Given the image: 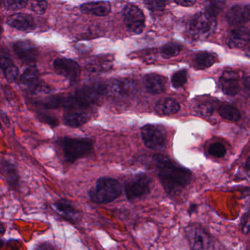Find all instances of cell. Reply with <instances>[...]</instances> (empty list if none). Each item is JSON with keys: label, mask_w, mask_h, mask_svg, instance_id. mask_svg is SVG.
<instances>
[{"label": "cell", "mask_w": 250, "mask_h": 250, "mask_svg": "<svg viewBox=\"0 0 250 250\" xmlns=\"http://www.w3.org/2000/svg\"><path fill=\"white\" fill-rule=\"evenodd\" d=\"M213 110H214V106L210 102L200 104L197 106V109H196L197 113L203 115V116H208V115L209 116V115H212Z\"/></svg>", "instance_id": "cell-34"}, {"label": "cell", "mask_w": 250, "mask_h": 250, "mask_svg": "<svg viewBox=\"0 0 250 250\" xmlns=\"http://www.w3.org/2000/svg\"><path fill=\"white\" fill-rule=\"evenodd\" d=\"M153 160L161 184L169 195H177L189 184L191 173L188 169L181 167L165 155L155 154Z\"/></svg>", "instance_id": "cell-1"}, {"label": "cell", "mask_w": 250, "mask_h": 250, "mask_svg": "<svg viewBox=\"0 0 250 250\" xmlns=\"http://www.w3.org/2000/svg\"><path fill=\"white\" fill-rule=\"evenodd\" d=\"M6 21L8 25L20 31H30L35 27L34 20L28 14H13L7 18Z\"/></svg>", "instance_id": "cell-16"}, {"label": "cell", "mask_w": 250, "mask_h": 250, "mask_svg": "<svg viewBox=\"0 0 250 250\" xmlns=\"http://www.w3.org/2000/svg\"><path fill=\"white\" fill-rule=\"evenodd\" d=\"M47 8V2L46 0H32L30 8L32 11L39 14H43Z\"/></svg>", "instance_id": "cell-33"}, {"label": "cell", "mask_w": 250, "mask_h": 250, "mask_svg": "<svg viewBox=\"0 0 250 250\" xmlns=\"http://www.w3.org/2000/svg\"><path fill=\"white\" fill-rule=\"evenodd\" d=\"M245 171L247 175H248L249 178H250V157L247 160V163L245 165Z\"/></svg>", "instance_id": "cell-37"}, {"label": "cell", "mask_w": 250, "mask_h": 250, "mask_svg": "<svg viewBox=\"0 0 250 250\" xmlns=\"http://www.w3.org/2000/svg\"><path fill=\"white\" fill-rule=\"evenodd\" d=\"M105 95L109 96H125L135 90V84L129 80H114L104 84Z\"/></svg>", "instance_id": "cell-10"}, {"label": "cell", "mask_w": 250, "mask_h": 250, "mask_svg": "<svg viewBox=\"0 0 250 250\" xmlns=\"http://www.w3.org/2000/svg\"><path fill=\"white\" fill-rule=\"evenodd\" d=\"M178 5L184 7L192 6L195 3L197 0H175Z\"/></svg>", "instance_id": "cell-36"}, {"label": "cell", "mask_w": 250, "mask_h": 250, "mask_svg": "<svg viewBox=\"0 0 250 250\" xmlns=\"http://www.w3.org/2000/svg\"><path fill=\"white\" fill-rule=\"evenodd\" d=\"M1 68H2L4 75L8 81L12 83L17 80L19 75V69L10 58H2Z\"/></svg>", "instance_id": "cell-25"}, {"label": "cell", "mask_w": 250, "mask_h": 250, "mask_svg": "<svg viewBox=\"0 0 250 250\" xmlns=\"http://www.w3.org/2000/svg\"><path fill=\"white\" fill-rule=\"evenodd\" d=\"M220 86L222 91L228 96H235L239 92L238 74L233 71H225L221 77Z\"/></svg>", "instance_id": "cell-13"}, {"label": "cell", "mask_w": 250, "mask_h": 250, "mask_svg": "<svg viewBox=\"0 0 250 250\" xmlns=\"http://www.w3.org/2000/svg\"><path fill=\"white\" fill-rule=\"evenodd\" d=\"M122 194V187L117 180L108 177L100 178L89 191L90 200L99 204H107L118 199Z\"/></svg>", "instance_id": "cell-2"}, {"label": "cell", "mask_w": 250, "mask_h": 250, "mask_svg": "<svg viewBox=\"0 0 250 250\" xmlns=\"http://www.w3.org/2000/svg\"><path fill=\"white\" fill-rule=\"evenodd\" d=\"M39 118H40V121H42V122H46L48 123L49 124H51V125H55L58 124V120L55 119V118H52V117L49 116V115H43V114H40L39 115Z\"/></svg>", "instance_id": "cell-35"}, {"label": "cell", "mask_w": 250, "mask_h": 250, "mask_svg": "<svg viewBox=\"0 0 250 250\" xmlns=\"http://www.w3.org/2000/svg\"><path fill=\"white\" fill-rule=\"evenodd\" d=\"M3 4L9 11H18L27 6L28 0H3Z\"/></svg>", "instance_id": "cell-30"}, {"label": "cell", "mask_w": 250, "mask_h": 250, "mask_svg": "<svg viewBox=\"0 0 250 250\" xmlns=\"http://www.w3.org/2000/svg\"><path fill=\"white\" fill-rule=\"evenodd\" d=\"M218 112L224 119L232 121V122L239 121L241 118L239 110L232 105L222 104L219 106Z\"/></svg>", "instance_id": "cell-26"}, {"label": "cell", "mask_w": 250, "mask_h": 250, "mask_svg": "<svg viewBox=\"0 0 250 250\" xmlns=\"http://www.w3.org/2000/svg\"><path fill=\"white\" fill-rule=\"evenodd\" d=\"M181 46L178 43H168L165 45L161 49L162 56L165 59H169L179 55L181 51Z\"/></svg>", "instance_id": "cell-27"}, {"label": "cell", "mask_w": 250, "mask_h": 250, "mask_svg": "<svg viewBox=\"0 0 250 250\" xmlns=\"http://www.w3.org/2000/svg\"><path fill=\"white\" fill-rule=\"evenodd\" d=\"M81 11L85 14H92L96 17H105L110 12L111 5L106 1L88 2L82 5Z\"/></svg>", "instance_id": "cell-19"}, {"label": "cell", "mask_w": 250, "mask_h": 250, "mask_svg": "<svg viewBox=\"0 0 250 250\" xmlns=\"http://www.w3.org/2000/svg\"><path fill=\"white\" fill-rule=\"evenodd\" d=\"M1 169H2V175L5 176V179L11 187H16L19 185L20 178H19L18 172L12 164L2 159Z\"/></svg>", "instance_id": "cell-24"}, {"label": "cell", "mask_w": 250, "mask_h": 250, "mask_svg": "<svg viewBox=\"0 0 250 250\" xmlns=\"http://www.w3.org/2000/svg\"><path fill=\"white\" fill-rule=\"evenodd\" d=\"M250 42V29L238 27L231 30L227 38V44L231 49H241Z\"/></svg>", "instance_id": "cell-12"}, {"label": "cell", "mask_w": 250, "mask_h": 250, "mask_svg": "<svg viewBox=\"0 0 250 250\" xmlns=\"http://www.w3.org/2000/svg\"><path fill=\"white\" fill-rule=\"evenodd\" d=\"M54 68L57 74L68 79L71 83H76L80 79L81 68L73 60L58 58L54 62Z\"/></svg>", "instance_id": "cell-9"}, {"label": "cell", "mask_w": 250, "mask_h": 250, "mask_svg": "<svg viewBox=\"0 0 250 250\" xmlns=\"http://www.w3.org/2000/svg\"><path fill=\"white\" fill-rule=\"evenodd\" d=\"M226 18L231 25H241L250 20V8L247 5H235L228 11Z\"/></svg>", "instance_id": "cell-15"}, {"label": "cell", "mask_w": 250, "mask_h": 250, "mask_svg": "<svg viewBox=\"0 0 250 250\" xmlns=\"http://www.w3.org/2000/svg\"><path fill=\"white\" fill-rule=\"evenodd\" d=\"M186 235L193 250H210L213 248V240L208 232L199 225H191L186 229Z\"/></svg>", "instance_id": "cell-7"}, {"label": "cell", "mask_w": 250, "mask_h": 250, "mask_svg": "<svg viewBox=\"0 0 250 250\" xmlns=\"http://www.w3.org/2000/svg\"><path fill=\"white\" fill-rule=\"evenodd\" d=\"M61 146L65 160L70 163L86 157L93 150V140L89 138L65 137L61 140Z\"/></svg>", "instance_id": "cell-3"}, {"label": "cell", "mask_w": 250, "mask_h": 250, "mask_svg": "<svg viewBox=\"0 0 250 250\" xmlns=\"http://www.w3.org/2000/svg\"><path fill=\"white\" fill-rule=\"evenodd\" d=\"M55 210L65 218L75 220L80 216V211L72 203L66 199H61L54 204Z\"/></svg>", "instance_id": "cell-21"}, {"label": "cell", "mask_w": 250, "mask_h": 250, "mask_svg": "<svg viewBox=\"0 0 250 250\" xmlns=\"http://www.w3.org/2000/svg\"><path fill=\"white\" fill-rule=\"evenodd\" d=\"M208 152L210 156L216 158H221L223 157L226 153V148H225L223 144L216 142V143H213L209 146Z\"/></svg>", "instance_id": "cell-32"}, {"label": "cell", "mask_w": 250, "mask_h": 250, "mask_svg": "<svg viewBox=\"0 0 250 250\" xmlns=\"http://www.w3.org/2000/svg\"><path fill=\"white\" fill-rule=\"evenodd\" d=\"M123 17L125 26L134 34H140L144 30L145 16L143 11L134 4H128L123 10Z\"/></svg>", "instance_id": "cell-8"}, {"label": "cell", "mask_w": 250, "mask_h": 250, "mask_svg": "<svg viewBox=\"0 0 250 250\" xmlns=\"http://www.w3.org/2000/svg\"><path fill=\"white\" fill-rule=\"evenodd\" d=\"M216 27V17L208 13H200L194 16L189 24V33L194 39H206L214 33Z\"/></svg>", "instance_id": "cell-4"}, {"label": "cell", "mask_w": 250, "mask_h": 250, "mask_svg": "<svg viewBox=\"0 0 250 250\" xmlns=\"http://www.w3.org/2000/svg\"><path fill=\"white\" fill-rule=\"evenodd\" d=\"M225 5V0H207L206 12L216 17L222 11Z\"/></svg>", "instance_id": "cell-28"}, {"label": "cell", "mask_w": 250, "mask_h": 250, "mask_svg": "<svg viewBox=\"0 0 250 250\" xmlns=\"http://www.w3.org/2000/svg\"><path fill=\"white\" fill-rule=\"evenodd\" d=\"M141 137L145 146L151 150H162L167 145L166 133L159 125H145L141 128Z\"/></svg>", "instance_id": "cell-5"}, {"label": "cell", "mask_w": 250, "mask_h": 250, "mask_svg": "<svg viewBox=\"0 0 250 250\" xmlns=\"http://www.w3.org/2000/svg\"><path fill=\"white\" fill-rule=\"evenodd\" d=\"M14 49L17 56L27 63L35 62L38 55V49L31 42H17L14 44Z\"/></svg>", "instance_id": "cell-14"}, {"label": "cell", "mask_w": 250, "mask_h": 250, "mask_svg": "<svg viewBox=\"0 0 250 250\" xmlns=\"http://www.w3.org/2000/svg\"><path fill=\"white\" fill-rule=\"evenodd\" d=\"M91 118L87 109H67L62 116V121L67 126L79 128L87 124Z\"/></svg>", "instance_id": "cell-11"}, {"label": "cell", "mask_w": 250, "mask_h": 250, "mask_svg": "<svg viewBox=\"0 0 250 250\" xmlns=\"http://www.w3.org/2000/svg\"><path fill=\"white\" fill-rule=\"evenodd\" d=\"M113 58L111 55H104L93 58L87 64V68L90 72H103L109 71L112 67Z\"/></svg>", "instance_id": "cell-20"}, {"label": "cell", "mask_w": 250, "mask_h": 250, "mask_svg": "<svg viewBox=\"0 0 250 250\" xmlns=\"http://www.w3.org/2000/svg\"><path fill=\"white\" fill-rule=\"evenodd\" d=\"M39 77L37 68L30 67L23 73L20 79V83L21 85L28 90H36L39 85Z\"/></svg>", "instance_id": "cell-22"}, {"label": "cell", "mask_w": 250, "mask_h": 250, "mask_svg": "<svg viewBox=\"0 0 250 250\" xmlns=\"http://www.w3.org/2000/svg\"><path fill=\"white\" fill-rule=\"evenodd\" d=\"M145 84L148 93L153 95L160 94L166 89L167 79L157 74L146 76Z\"/></svg>", "instance_id": "cell-17"}, {"label": "cell", "mask_w": 250, "mask_h": 250, "mask_svg": "<svg viewBox=\"0 0 250 250\" xmlns=\"http://www.w3.org/2000/svg\"><path fill=\"white\" fill-rule=\"evenodd\" d=\"M181 109L178 101L172 98L160 99L155 104V111L159 115H170L176 114Z\"/></svg>", "instance_id": "cell-18"}, {"label": "cell", "mask_w": 250, "mask_h": 250, "mask_svg": "<svg viewBox=\"0 0 250 250\" xmlns=\"http://www.w3.org/2000/svg\"><path fill=\"white\" fill-rule=\"evenodd\" d=\"M1 233H2V234L4 233V227H3V225H2V226H1Z\"/></svg>", "instance_id": "cell-40"}, {"label": "cell", "mask_w": 250, "mask_h": 250, "mask_svg": "<svg viewBox=\"0 0 250 250\" xmlns=\"http://www.w3.org/2000/svg\"><path fill=\"white\" fill-rule=\"evenodd\" d=\"M145 4L147 9L150 10V11L157 12V11L165 10L167 4V0H146Z\"/></svg>", "instance_id": "cell-31"}, {"label": "cell", "mask_w": 250, "mask_h": 250, "mask_svg": "<svg viewBox=\"0 0 250 250\" xmlns=\"http://www.w3.org/2000/svg\"><path fill=\"white\" fill-rule=\"evenodd\" d=\"M244 83L247 87H250V76L246 77L245 80H244Z\"/></svg>", "instance_id": "cell-38"}, {"label": "cell", "mask_w": 250, "mask_h": 250, "mask_svg": "<svg viewBox=\"0 0 250 250\" xmlns=\"http://www.w3.org/2000/svg\"><path fill=\"white\" fill-rule=\"evenodd\" d=\"M152 180L146 174L141 173L128 181L124 187L128 200H134L147 195L150 191Z\"/></svg>", "instance_id": "cell-6"}, {"label": "cell", "mask_w": 250, "mask_h": 250, "mask_svg": "<svg viewBox=\"0 0 250 250\" xmlns=\"http://www.w3.org/2000/svg\"><path fill=\"white\" fill-rule=\"evenodd\" d=\"M187 81V71L181 70L172 75V84L175 88L183 87Z\"/></svg>", "instance_id": "cell-29"}, {"label": "cell", "mask_w": 250, "mask_h": 250, "mask_svg": "<svg viewBox=\"0 0 250 250\" xmlns=\"http://www.w3.org/2000/svg\"><path fill=\"white\" fill-rule=\"evenodd\" d=\"M246 55H247L248 58H250V46L247 49V50L246 51Z\"/></svg>", "instance_id": "cell-39"}, {"label": "cell", "mask_w": 250, "mask_h": 250, "mask_svg": "<svg viewBox=\"0 0 250 250\" xmlns=\"http://www.w3.org/2000/svg\"><path fill=\"white\" fill-rule=\"evenodd\" d=\"M216 56L210 52L197 54L193 60V65L197 70H204L213 65L216 62Z\"/></svg>", "instance_id": "cell-23"}]
</instances>
